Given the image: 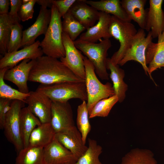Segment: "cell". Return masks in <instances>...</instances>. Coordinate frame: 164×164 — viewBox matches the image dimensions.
Returning <instances> with one entry per match:
<instances>
[{
  "label": "cell",
  "instance_id": "cell-1",
  "mask_svg": "<svg viewBox=\"0 0 164 164\" xmlns=\"http://www.w3.org/2000/svg\"><path fill=\"white\" fill-rule=\"evenodd\" d=\"M29 81L46 85L64 82H85L58 59L46 56L35 60Z\"/></svg>",
  "mask_w": 164,
  "mask_h": 164
},
{
  "label": "cell",
  "instance_id": "cell-2",
  "mask_svg": "<svg viewBox=\"0 0 164 164\" xmlns=\"http://www.w3.org/2000/svg\"><path fill=\"white\" fill-rule=\"evenodd\" d=\"M50 9V22L40 47L46 56L60 59L65 55L62 40L61 17L55 5H53Z\"/></svg>",
  "mask_w": 164,
  "mask_h": 164
},
{
  "label": "cell",
  "instance_id": "cell-3",
  "mask_svg": "<svg viewBox=\"0 0 164 164\" xmlns=\"http://www.w3.org/2000/svg\"><path fill=\"white\" fill-rule=\"evenodd\" d=\"M99 43H92L79 39L73 41L76 48L81 51L92 63L95 73L102 80H108L107 61L108 51L112 46L109 39H102Z\"/></svg>",
  "mask_w": 164,
  "mask_h": 164
},
{
  "label": "cell",
  "instance_id": "cell-4",
  "mask_svg": "<svg viewBox=\"0 0 164 164\" xmlns=\"http://www.w3.org/2000/svg\"><path fill=\"white\" fill-rule=\"evenodd\" d=\"M36 90L49 97L52 102H65L71 99L87 101L85 82H64L51 84H40Z\"/></svg>",
  "mask_w": 164,
  "mask_h": 164
},
{
  "label": "cell",
  "instance_id": "cell-5",
  "mask_svg": "<svg viewBox=\"0 0 164 164\" xmlns=\"http://www.w3.org/2000/svg\"><path fill=\"white\" fill-rule=\"evenodd\" d=\"M109 30L111 37L118 40L120 44L118 50L110 58V60L114 64L118 65L131 47L137 31L131 22L123 20L113 15L111 16Z\"/></svg>",
  "mask_w": 164,
  "mask_h": 164
},
{
  "label": "cell",
  "instance_id": "cell-6",
  "mask_svg": "<svg viewBox=\"0 0 164 164\" xmlns=\"http://www.w3.org/2000/svg\"><path fill=\"white\" fill-rule=\"evenodd\" d=\"M86 77L85 83L87 99V105L89 113L100 100L115 95L112 84L102 83L97 77L92 63L86 57H84Z\"/></svg>",
  "mask_w": 164,
  "mask_h": 164
},
{
  "label": "cell",
  "instance_id": "cell-7",
  "mask_svg": "<svg viewBox=\"0 0 164 164\" xmlns=\"http://www.w3.org/2000/svg\"><path fill=\"white\" fill-rule=\"evenodd\" d=\"M25 102L18 100L12 101L11 108L5 120L3 129L8 141L14 146L18 152L24 148L22 139L20 113Z\"/></svg>",
  "mask_w": 164,
  "mask_h": 164
},
{
  "label": "cell",
  "instance_id": "cell-8",
  "mask_svg": "<svg viewBox=\"0 0 164 164\" xmlns=\"http://www.w3.org/2000/svg\"><path fill=\"white\" fill-rule=\"evenodd\" d=\"M152 39L150 31L146 36L144 29L141 28L139 29L133 39L131 47L118 65L123 66L130 60L136 61L142 65L146 74H148L153 81L149 73L145 57L146 50L149 45L152 42Z\"/></svg>",
  "mask_w": 164,
  "mask_h": 164
},
{
  "label": "cell",
  "instance_id": "cell-9",
  "mask_svg": "<svg viewBox=\"0 0 164 164\" xmlns=\"http://www.w3.org/2000/svg\"><path fill=\"white\" fill-rule=\"evenodd\" d=\"M62 40L65 50V55L60 58V61L77 76L85 80L84 56L76 48L73 41L67 35L63 32Z\"/></svg>",
  "mask_w": 164,
  "mask_h": 164
},
{
  "label": "cell",
  "instance_id": "cell-10",
  "mask_svg": "<svg viewBox=\"0 0 164 164\" xmlns=\"http://www.w3.org/2000/svg\"><path fill=\"white\" fill-rule=\"evenodd\" d=\"M29 93L25 101L27 108L41 123H50L52 101L46 95L36 90Z\"/></svg>",
  "mask_w": 164,
  "mask_h": 164
},
{
  "label": "cell",
  "instance_id": "cell-11",
  "mask_svg": "<svg viewBox=\"0 0 164 164\" xmlns=\"http://www.w3.org/2000/svg\"><path fill=\"white\" fill-rule=\"evenodd\" d=\"M51 9L41 6L39 15L34 23L23 31L21 47L30 46L34 43L39 36L46 34L51 19Z\"/></svg>",
  "mask_w": 164,
  "mask_h": 164
},
{
  "label": "cell",
  "instance_id": "cell-12",
  "mask_svg": "<svg viewBox=\"0 0 164 164\" xmlns=\"http://www.w3.org/2000/svg\"><path fill=\"white\" fill-rule=\"evenodd\" d=\"M50 123L56 133L75 126L72 109L68 102H52Z\"/></svg>",
  "mask_w": 164,
  "mask_h": 164
},
{
  "label": "cell",
  "instance_id": "cell-13",
  "mask_svg": "<svg viewBox=\"0 0 164 164\" xmlns=\"http://www.w3.org/2000/svg\"><path fill=\"white\" fill-rule=\"evenodd\" d=\"M40 43L37 40L21 50L6 53L0 60V69L7 68L9 69L24 60H35L43 56V53L40 47Z\"/></svg>",
  "mask_w": 164,
  "mask_h": 164
},
{
  "label": "cell",
  "instance_id": "cell-14",
  "mask_svg": "<svg viewBox=\"0 0 164 164\" xmlns=\"http://www.w3.org/2000/svg\"><path fill=\"white\" fill-rule=\"evenodd\" d=\"M35 60H24L18 65L8 69L4 74V80L14 84L20 91L28 94L29 91L27 82Z\"/></svg>",
  "mask_w": 164,
  "mask_h": 164
},
{
  "label": "cell",
  "instance_id": "cell-15",
  "mask_svg": "<svg viewBox=\"0 0 164 164\" xmlns=\"http://www.w3.org/2000/svg\"><path fill=\"white\" fill-rule=\"evenodd\" d=\"M55 138L70 151L77 159L88 147L83 142L81 135L75 126L63 132L56 133Z\"/></svg>",
  "mask_w": 164,
  "mask_h": 164
},
{
  "label": "cell",
  "instance_id": "cell-16",
  "mask_svg": "<svg viewBox=\"0 0 164 164\" xmlns=\"http://www.w3.org/2000/svg\"><path fill=\"white\" fill-rule=\"evenodd\" d=\"M45 164H73L77 160L75 156L55 138L43 148Z\"/></svg>",
  "mask_w": 164,
  "mask_h": 164
},
{
  "label": "cell",
  "instance_id": "cell-17",
  "mask_svg": "<svg viewBox=\"0 0 164 164\" xmlns=\"http://www.w3.org/2000/svg\"><path fill=\"white\" fill-rule=\"evenodd\" d=\"M162 0H150L145 30L151 32L153 38H158L164 30Z\"/></svg>",
  "mask_w": 164,
  "mask_h": 164
},
{
  "label": "cell",
  "instance_id": "cell-18",
  "mask_svg": "<svg viewBox=\"0 0 164 164\" xmlns=\"http://www.w3.org/2000/svg\"><path fill=\"white\" fill-rule=\"evenodd\" d=\"M99 12V17L96 24L87 29L86 32L80 34L78 39L85 42L97 43L102 38L108 39L112 37L109 30L111 15L104 12Z\"/></svg>",
  "mask_w": 164,
  "mask_h": 164
},
{
  "label": "cell",
  "instance_id": "cell-19",
  "mask_svg": "<svg viewBox=\"0 0 164 164\" xmlns=\"http://www.w3.org/2000/svg\"><path fill=\"white\" fill-rule=\"evenodd\" d=\"M85 1V0H77L68 12L87 29L94 26L98 21L100 12Z\"/></svg>",
  "mask_w": 164,
  "mask_h": 164
},
{
  "label": "cell",
  "instance_id": "cell-20",
  "mask_svg": "<svg viewBox=\"0 0 164 164\" xmlns=\"http://www.w3.org/2000/svg\"><path fill=\"white\" fill-rule=\"evenodd\" d=\"M158 38V42H151L146 50V63L151 73L164 67V30Z\"/></svg>",
  "mask_w": 164,
  "mask_h": 164
},
{
  "label": "cell",
  "instance_id": "cell-21",
  "mask_svg": "<svg viewBox=\"0 0 164 164\" xmlns=\"http://www.w3.org/2000/svg\"><path fill=\"white\" fill-rule=\"evenodd\" d=\"M121 3L128 16L145 30L148 9H145L146 0H122Z\"/></svg>",
  "mask_w": 164,
  "mask_h": 164
},
{
  "label": "cell",
  "instance_id": "cell-22",
  "mask_svg": "<svg viewBox=\"0 0 164 164\" xmlns=\"http://www.w3.org/2000/svg\"><path fill=\"white\" fill-rule=\"evenodd\" d=\"M55 134L50 123H42L32 132L28 146L44 148L55 139Z\"/></svg>",
  "mask_w": 164,
  "mask_h": 164
},
{
  "label": "cell",
  "instance_id": "cell-23",
  "mask_svg": "<svg viewBox=\"0 0 164 164\" xmlns=\"http://www.w3.org/2000/svg\"><path fill=\"white\" fill-rule=\"evenodd\" d=\"M85 2L99 12L111 14L123 20L131 22L129 18L119 0H86Z\"/></svg>",
  "mask_w": 164,
  "mask_h": 164
},
{
  "label": "cell",
  "instance_id": "cell-24",
  "mask_svg": "<svg viewBox=\"0 0 164 164\" xmlns=\"http://www.w3.org/2000/svg\"><path fill=\"white\" fill-rule=\"evenodd\" d=\"M107 68L110 70V77L113 84V88L115 95L118 99V102H122L125 97V94L128 89V86L124 81L125 76L124 70L119 67V65H114L108 58Z\"/></svg>",
  "mask_w": 164,
  "mask_h": 164
},
{
  "label": "cell",
  "instance_id": "cell-25",
  "mask_svg": "<svg viewBox=\"0 0 164 164\" xmlns=\"http://www.w3.org/2000/svg\"><path fill=\"white\" fill-rule=\"evenodd\" d=\"M21 131L24 148L28 146L30 135L36 128L42 124L39 120L27 107L23 108L20 113Z\"/></svg>",
  "mask_w": 164,
  "mask_h": 164
},
{
  "label": "cell",
  "instance_id": "cell-26",
  "mask_svg": "<svg viewBox=\"0 0 164 164\" xmlns=\"http://www.w3.org/2000/svg\"><path fill=\"white\" fill-rule=\"evenodd\" d=\"M120 164H157V163L151 151L135 148L122 158Z\"/></svg>",
  "mask_w": 164,
  "mask_h": 164
},
{
  "label": "cell",
  "instance_id": "cell-27",
  "mask_svg": "<svg viewBox=\"0 0 164 164\" xmlns=\"http://www.w3.org/2000/svg\"><path fill=\"white\" fill-rule=\"evenodd\" d=\"M21 21L19 17H13L8 14L0 15V53L1 54L4 55L7 53L12 25Z\"/></svg>",
  "mask_w": 164,
  "mask_h": 164
},
{
  "label": "cell",
  "instance_id": "cell-28",
  "mask_svg": "<svg viewBox=\"0 0 164 164\" xmlns=\"http://www.w3.org/2000/svg\"><path fill=\"white\" fill-rule=\"evenodd\" d=\"M18 153L15 164H45L43 148L28 146Z\"/></svg>",
  "mask_w": 164,
  "mask_h": 164
},
{
  "label": "cell",
  "instance_id": "cell-29",
  "mask_svg": "<svg viewBox=\"0 0 164 164\" xmlns=\"http://www.w3.org/2000/svg\"><path fill=\"white\" fill-rule=\"evenodd\" d=\"M88 146L85 152L73 164H103L99 156L102 152V148L96 140L88 139Z\"/></svg>",
  "mask_w": 164,
  "mask_h": 164
},
{
  "label": "cell",
  "instance_id": "cell-30",
  "mask_svg": "<svg viewBox=\"0 0 164 164\" xmlns=\"http://www.w3.org/2000/svg\"><path fill=\"white\" fill-rule=\"evenodd\" d=\"M89 118L87 102L86 101H82L77 108L76 124L77 128L81 135L83 142L85 144L87 135L91 129Z\"/></svg>",
  "mask_w": 164,
  "mask_h": 164
},
{
  "label": "cell",
  "instance_id": "cell-31",
  "mask_svg": "<svg viewBox=\"0 0 164 164\" xmlns=\"http://www.w3.org/2000/svg\"><path fill=\"white\" fill-rule=\"evenodd\" d=\"M62 27L63 32L67 35L74 41L86 28L68 12L62 17Z\"/></svg>",
  "mask_w": 164,
  "mask_h": 164
},
{
  "label": "cell",
  "instance_id": "cell-32",
  "mask_svg": "<svg viewBox=\"0 0 164 164\" xmlns=\"http://www.w3.org/2000/svg\"><path fill=\"white\" fill-rule=\"evenodd\" d=\"M7 68L0 69V98L12 100H18L25 103L29 95L12 88L6 84L4 81V76Z\"/></svg>",
  "mask_w": 164,
  "mask_h": 164
},
{
  "label": "cell",
  "instance_id": "cell-33",
  "mask_svg": "<svg viewBox=\"0 0 164 164\" xmlns=\"http://www.w3.org/2000/svg\"><path fill=\"white\" fill-rule=\"evenodd\" d=\"M118 102V99L115 95L100 100L89 113V118L107 117L112 108Z\"/></svg>",
  "mask_w": 164,
  "mask_h": 164
},
{
  "label": "cell",
  "instance_id": "cell-34",
  "mask_svg": "<svg viewBox=\"0 0 164 164\" xmlns=\"http://www.w3.org/2000/svg\"><path fill=\"white\" fill-rule=\"evenodd\" d=\"M19 22L14 23L11 27V32L8 44L7 53L18 50L21 47L22 41V27Z\"/></svg>",
  "mask_w": 164,
  "mask_h": 164
},
{
  "label": "cell",
  "instance_id": "cell-35",
  "mask_svg": "<svg viewBox=\"0 0 164 164\" xmlns=\"http://www.w3.org/2000/svg\"><path fill=\"white\" fill-rule=\"evenodd\" d=\"M36 0H30L27 4H22L18 12L21 21L25 22L32 19L34 12V7Z\"/></svg>",
  "mask_w": 164,
  "mask_h": 164
},
{
  "label": "cell",
  "instance_id": "cell-36",
  "mask_svg": "<svg viewBox=\"0 0 164 164\" xmlns=\"http://www.w3.org/2000/svg\"><path fill=\"white\" fill-rule=\"evenodd\" d=\"M77 0H52L53 4L56 7L59 14L63 17Z\"/></svg>",
  "mask_w": 164,
  "mask_h": 164
},
{
  "label": "cell",
  "instance_id": "cell-37",
  "mask_svg": "<svg viewBox=\"0 0 164 164\" xmlns=\"http://www.w3.org/2000/svg\"><path fill=\"white\" fill-rule=\"evenodd\" d=\"M13 100L0 99V128L3 129L6 116L10 110Z\"/></svg>",
  "mask_w": 164,
  "mask_h": 164
},
{
  "label": "cell",
  "instance_id": "cell-38",
  "mask_svg": "<svg viewBox=\"0 0 164 164\" xmlns=\"http://www.w3.org/2000/svg\"><path fill=\"white\" fill-rule=\"evenodd\" d=\"M22 0H10V10L8 15L13 17H19L18 12L22 5Z\"/></svg>",
  "mask_w": 164,
  "mask_h": 164
},
{
  "label": "cell",
  "instance_id": "cell-39",
  "mask_svg": "<svg viewBox=\"0 0 164 164\" xmlns=\"http://www.w3.org/2000/svg\"><path fill=\"white\" fill-rule=\"evenodd\" d=\"M10 0H0V15L8 14Z\"/></svg>",
  "mask_w": 164,
  "mask_h": 164
},
{
  "label": "cell",
  "instance_id": "cell-40",
  "mask_svg": "<svg viewBox=\"0 0 164 164\" xmlns=\"http://www.w3.org/2000/svg\"><path fill=\"white\" fill-rule=\"evenodd\" d=\"M36 3L41 6L49 7L50 9L53 5L52 0H36Z\"/></svg>",
  "mask_w": 164,
  "mask_h": 164
},
{
  "label": "cell",
  "instance_id": "cell-41",
  "mask_svg": "<svg viewBox=\"0 0 164 164\" xmlns=\"http://www.w3.org/2000/svg\"><path fill=\"white\" fill-rule=\"evenodd\" d=\"M22 4H25L29 3L30 1V0H22Z\"/></svg>",
  "mask_w": 164,
  "mask_h": 164
},
{
  "label": "cell",
  "instance_id": "cell-42",
  "mask_svg": "<svg viewBox=\"0 0 164 164\" xmlns=\"http://www.w3.org/2000/svg\"></svg>",
  "mask_w": 164,
  "mask_h": 164
}]
</instances>
